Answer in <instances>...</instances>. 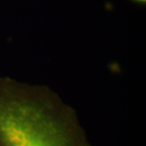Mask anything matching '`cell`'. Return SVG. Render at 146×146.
Wrapping results in <instances>:
<instances>
[{
  "mask_svg": "<svg viewBox=\"0 0 146 146\" xmlns=\"http://www.w3.org/2000/svg\"><path fill=\"white\" fill-rule=\"evenodd\" d=\"M0 146H93L76 112L46 86L0 78Z\"/></svg>",
  "mask_w": 146,
  "mask_h": 146,
  "instance_id": "1",
  "label": "cell"
},
{
  "mask_svg": "<svg viewBox=\"0 0 146 146\" xmlns=\"http://www.w3.org/2000/svg\"><path fill=\"white\" fill-rule=\"evenodd\" d=\"M137 1H140V2H145V0H137Z\"/></svg>",
  "mask_w": 146,
  "mask_h": 146,
  "instance_id": "2",
  "label": "cell"
}]
</instances>
